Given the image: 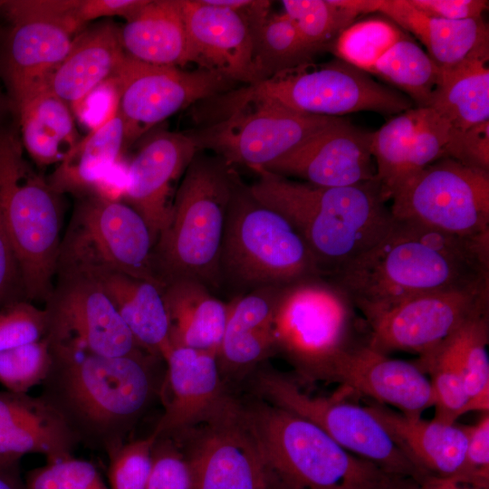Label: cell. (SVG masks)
<instances>
[{
    "mask_svg": "<svg viewBox=\"0 0 489 489\" xmlns=\"http://www.w3.org/2000/svg\"><path fill=\"white\" fill-rule=\"evenodd\" d=\"M79 441L42 397L0 391V461L40 454L46 462L70 456Z\"/></svg>",
    "mask_w": 489,
    "mask_h": 489,
    "instance_id": "obj_24",
    "label": "cell"
},
{
    "mask_svg": "<svg viewBox=\"0 0 489 489\" xmlns=\"http://www.w3.org/2000/svg\"><path fill=\"white\" fill-rule=\"evenodd\" d=\"M44 310L45 337L52 345L108 357L144 351L110 298L90 277L57 275Z\"/></svg>",
    "mask_w": 489,
    "mask_h": 489,
    "instance_id": "obj_16",
    "label": "cell"
},
{
    "mask_svg": "<svg viewBox=\"0 0 489 489\" xmlns=\"http://www.w3.org/2000/svg\"><path fill=\"white\" fill-rule=\"evenodd\" d=\"M336 119L261 102L244 106L189 134L199 150H213L231 167L238 164L255 170L295 149Z\"/></svg>",
    "mask_w": 489,
    "mask_h": 489,
    "instance_id": "obj_13",
    "label": "cell"
},
{
    "mask_svg": "<svg viewBox=\"0 0 489 489\" xmlns=\"http://www.w3.org/2000/svg\"><path fill=\"white\" fill-rule=\"evenodd\" d=\"M46 312L28 300H19L0 308V352L44 338Z\"/></svg>",
    "mask_w": 489,
    "mask_h": 489,
    "instance_id": "obj_45",
    "label": "cell"
},
{
    "mask_svg": "<svg viewBox=\"0 0 489 489\" xmlns=\"http://www.w3.org/2000/svg\"><path fill=\"white\" fill-rule=\"evenodd\" d=\"M329 278L368 321L418 294L489 281V234L461 236L394 218L377 244Z\"/></svg>",
    "mask_w": 489,
    "mask_h": 489,
    "instance_id": "obj_1",
    "label": "cell"
},
{
    "mask_svg": "<svg viewBox=\"0 0 489 489\" xmlns=\"http://www.w3.org/2000/svg\"><path fill=\"white\" fill-rule=\"evenodd\" d=\"M164 362L159 391L164 411L152 432L157 439L176 440L219 419L237 405L238 400L225 388L216 355L172 347Z\"/></svg>",
    "mask_w": 489,
    "mask_h": 489,
    "instance_id": "obj_17",
    "label": "cell"
},
{
    "mask_svg": "<svg viewBox=\"0 0 489 489\" xmlns=\"http://www.w3.org/2000/svg\"><path fill=\"white\" fill-rule=\"evenodd\" d=\"M4 4H5V1L0 0V11H1L2 6L4 5Z\"/></svg>",
    "mask_w": 489,
    "mask_h": 489,
    "instance_id": "obj_57",
    "label": "cell"
},
{
    "mask_svg": "<svg viewBox=\"0 0 489 489\" xmlns=\"http://www.w3.org/2000/svg\"><path fill=\"white\" fill-rule=\"evenodd\" d=\"M370 139L371 132L340 117L263 169L318 187L363 184L376 179Z\"/></svg>",
    "mask_w": 489,
    "mask_h": 489,
    "instance_id": "obj_19",
    "label": "cell"
},
{
    "mask_svg": "<svg viewBox=\"0 0 489 489\" xmlns=\"http://www.w3.org/2000/svg\"><path fill=\"white\" fill-rule=\"evenodd\" d=\"M24 482L27 489H110L91 462L74 456L31 470Z\"/></svg>",
    "mask_w": 489,
    "mask_h": 489,
    "instance_id": "obj_43",
    "label": "cell"
},
{
    "mask_svg": "<svg viewBox=\"0 0 489 489\" xmlns=\"http://www.w3.org/2000/svg\"><path fill=\"white\" fill-rule=\"evenodd\" d=\"M368 408L427 476L458 478L467 443L463 425L406 416L378 403H370Z\"/></svg>",
    "mask_w": 489,
    "mask_h": 489,
    "instance_id": "obj_27",
    "label": "cell"
},
{
    "mask_svg": "<svg viewBox=\"0 0 489 489\" xmlns=\"http://www.w3.org/2000/svg\"><path fill=\"white\" fill-rule=\"evenodd\" d=\"M153 247L146 221L130 206L96 195L79 197L62 236L56 276L117 272L164 287Z\"/></svg>",
    "mask_w": 489,
    "mask_h": 489,
    "instance_id": "obj_10",
    "label": "cell"
},
{
    "mask_svg": "<svg viewBox=\"0 0 489 489\" xmlns=\"http://www.w3.org/2000/svg\"><path fill=\"white\" fill-rule=\"evenodd\" d=\"M247 186L302 237L326 277L377 244L394 217L377 180L344 187L295 181L263 168Z\"/></svg>",
    "mask_w": 489,
    "mask_h": 489,
    "instance_id": "obj_3",
    "label": "cell"
},
{
    "mask_svg": "<svg viewBox=\"0 0 489 489\" xmlns=\"http://www.w3.org/2000/svg\"><path fill=\"white\" fill-rule=\"evenodd\" d=\"M446 158L489 171V121L465 130L452 129L446 148Z\"/></svg>",
    "mask_w": 489,
    "mask_h": 489,
    "instance_id": "obj_49",
    "label": "cell"
},
{
    "mask_svg": "<svg viewBox=\"0 0 489 489\" xmlns=\"http://www.w3.org/2000/svg\"><path fill=\"white\" fill-rule=\"evenodd\" d=\"M274 354L301 381H331L337 364L367 344L365 319L346 292L326 276L280 289L273 319Z\"/></svg>",
    "mask_w": 489,
    "mask_h": 489,
    "instance_id": "obj_6",
    "label": "cell"
},
{
    "mask_svg": "<svg viewBox=\"0 0 489 489\" xmlns=\"http://www.w3.org/2000/svg\"><path fill=\"white\" fill-rule=\"evenodd\" d=\"M157 438L149 436L124 443L108 455L110 489H146Z\"/></svg>",
    "mask_w": 489,
    "mask_h": 489,
    "instance_id": "obj_44",
    "label": "cell"
},
{
    "mask_svg": "<svg viewBox=\"0 0 489 489\" xmlns=\"http://www.w3.org/2000/svg\"><path fill=\"white\" fill-rule=\"evenodd\" d=\"M191 474V489H266L255 444L240 415V401L219 419L174 440Z\"/></svg>",
    "mask_w": 489,
    "mask_h": 489,
    "instance_id": "obj_18",
    "label": "cell"
},
{
    "mask_svg": "<svg viewBox=\"0 0 489 489\" xmlns=\"http://www.w3.org/2000/svg\"><path fill=\"white\" fill-rule=\"evenodd\" d=\"M198 153L177 188L168 220L153 247V261L164 286L187 278L217 290L227 211L239 178L220 158Z\"/></svg>",
    "mask_w": 489,
    "mask_h": 489,
    "instance_id": "obj_5",
    "label": "cell"
},
{
    "mask_svg": "<svg viewBox=\"0 0 489 489\" xmlns=\"http://www.w3.org/2000/svg\"><path fill=\"white\" fill-rule=\"evenodd\" d=\"M83 276L100 284L139 347L164 360L172 345L163 286L117 272Z\"/></svg>",
    "mask_w": 489,
    "mask_h": 489,
    "instance_id": "obj_29",
    "label": "cell"
},
{
    "mask_svg": "<svg viewBox=\"0 0 489 489\" xmlns=\"http://www.w3.org/2000/svg\"><path fill=\"white\" fill-rule=\"evenodd\" d=\"M489 55L469 58L440 70L428 108L453 129L465 130L489 121Z\"/></svg>",
    "mask_w": 489,
    "mask_h": 489,
    "instance_id": "obj_34",
    "label": "cell"
},
{
    "mask_svg": "<svg viewBox=\"0 0 489 489\" xmlns=\"http://www.w3.org/2000/svg\"><path fill=\"white\" fill-rule=\"evenodd\" d=\"M126 55L120 28L114 24L103 22L82 30L50 76L48 86L74 115H81L89 98L113 80Z\"/></svg>",
    "mask_w": 489,
    "mask_h": 489,
    "instance_id": "obj_25",
    "label": "cell"
},
{
    "mask_svg": "<svg viewBox=\"0 0 489 489\" xmlns=\"http://www.w3.org/2000/svg\"><path fill=\"white\" fill-rule=\"evenodd\" d=\"M178 5L199 68L235 83L259 81L253 34L242 15L205 0H178Z\"/></svg>",
    "mask_w": 489,
    "mask_h": 489,
    "instance_id": "obj_21",
    "label": "cell"
},
{
    "mask_svg": "<svg viewBox=\"0 0 489 489\" xmlns=\"http://www.w3.org/2000/svg\"><path fill=\"white\" fill-rule=\"evenodd\" d=\"M13 101L24 149L38 166L58 165L82 139L71 108L48 84Z\"/></svg>",
    "mask_w": 489,
    "mask_h": 489,
    "instance_id": "obj_32",
    "label": "cell"
},
{
    "mask_svg": "<svg viewBox=\"0 0 489 489\" xmlns=\"http://www.w3.org/2000/svg\"><path fill=\"white\" fill-rule=\"evenodd\" d=\"M110 82L123 125L124 149L176 112L230 91L235 83L209 70L149 64L128 55Z\"/></svg>",
    "mask_w": 489,
    "mask_h": 489,
    "instance_id": "obj_14",
    "label": "cell"
},
{
    "mask_svg": "<svg viewBox=\"0 0 489 489\" xmlns=\"http://www.w3.org/2000/svg\"><path fill=\"white\" fill-rule=\"evenodd\" d=\"M51 344V343H50ZM41 397L79 443L110 455L126 443L164 379L162 359L139 351L108 357L52 345Z\"/></svg>",
    "mask_w": 489,
    "mask_h": 489,
    "instance_id": "obj_2",
    "label": "cell"
},
{
    "mask_svg": "<svg viewBox=\"0 0 489 489\" xmlns=\"http://www.w3.org/2000/svg\"><path fill=\"white\" fill-rule=\"evenodd\" d=\"M148 0H78L75 18L83 27L87 23L102 17H132Z\"/></svg>",
    "mask_w": 489,
    "mask_h": 489,
    "instance_id": "obj_52",
    "label": "cell"
},
{
    "mask_svg": "<svg viewBox=\"0 0 489 489\" xmlns=\"http://www.w3.org/2000/svg\"><path fill=\"white\" fill-rule=\"evenodd\" d=\"M281 288L254 289L228 302L225 331L216 355L222 377L244 376L274 355L272 325Z\"/></svg>",
    "mask_w": 489,
    "mask_h": 489,
    "instance_id": "obj_26",
    "label": "cell"
},
{
    "mask_svg": "<svg viewBox=\"0 0 489 489\" xmlns=\"http://www.w3.org/2000/svg\"><path fill=\"white\" fill-rule=\"evenodd\" d=\"M468 401L463 415L489 410L488 311L465 321L455 332Z\"/></svg>",
    "mask_w": 489,
    "mask_h": 489,
    "instance_id": "obj_40",
    "label": "cell"
},
{
    "mask_svg": "<svg viewBox=\"0 0 489 489\" xmlns=\"http://www.w3.org/2000/svg\"><path fill=\"white\" fill-rule=\"evenodd\" d=\"M146 489H191V474L180 446L169 438L156 440Z\"/></svg>",
    "mask_w": 489,
    "mask_h": 489,
    "instance_id": "obj_47",
    "label": "cell"
},
{
    "mask_svg": "<svg viewBox=\"0 0 489 489\" xmlns=\"http://www.w3.org/2000/svg\"><path fill=\"white\" fill-rule=\"evenodd\" d=\"M5 17L11 26L4 47L3 69L14 99L48 84L82 29L58 20Z\"/></svg>",
    "mask_w": 489,
    "mask_h": 489,
    "instance_id": "obj_23",
    "label": "cell"
},
{
    "mask_svg": "<svg viewBox=\"0 0 489 489\" xmlns=\"http://www.w3.org/2000/svg\"><path fill=\"white\" fill-rule=\"evenodd\" d=\"M199 151L189 133L160 130L147 138L127 165L122 201L146 221L154 244L168 220L175 187Z\"/></svg>",
    "mask_w": 489,
    "mask_h": 489,
    "instance_id": "obj_20",
    "label": "cell"
},
{
    "mask_svg": "<svg viewBox=\"0 0 489 489\" xmlns=\"http://www.w3.org/2000/svg\"><path fill=\"white\" fill-rule=\"evenodd\" d=\"M0 489H27L19 471V461H0Z\"/></svg>",
    "mask_w": 489,
    "mask_h": 489,
    "instance_id": "obj_53",
    "label": "cell"
},
{
    "mask_svg": "<svg viewBox=\"0 0 489 489\" xmlns=\"http://www.w3.org/2000/svg\"><path fill=\"white\" fill-rule=\"evenodd\" d=\"M2 107H3V99H2V96H1V92H0V111L2 110Z\"/></svg>",
    "mask_w": 489,
    "mask_h": 489,
    "instance_id": "obj_56",
    "label": "cell"
},
{
    "mask_svg": "<svg viewBox=\"0 0 489 489\" xmlns=\"http://www.w3.org/2000/svg\"><path fill=\"white\" fill-rule=\"evenodd\" d=\"M402 33L403 30L394 23L378 18L366 19L347 27L333 47L339 59L369 74Z\"/></svg>",
    "mask_w": 489,
    "mask_h": 489,
    "instance_id": "obj_41",
    "label": "cell"
},
{
    "mask_svg": "<svg viewBox=\"0 0 489 489\" xmlns=\"http://www.w3.org/2000/svg\"><path fill=\"white\" fill-rule=\"evenodd\" d=\"M261 102L332 118L359 111L399 114L417 107L402 92L338 58L322 64L305 63L206 99L199 102L197 118L209 124Z\"/></svg>",
    "mask_w": 489,
    "mask_h": 489,
    "instance_id": "obj_7",
    "label": "cell"
},
{
    "mask_svg": "<svg viewBox=\"0 0 489 489\" xmlns=\"http://www.w3.org/2000/svg\"><path fill=\"white\" fill-rule=\"evenodd\" d=\"M418 482L405 476L386 475L368 489H417Z\"/></svg>",
    "mask_w": 489,
    "mask_h": 489,
    "instance_id": "obj_54",
    "label": "cell"
},
{
    "mask_svg": "<svg viewBox=\"0 0 489 489\" xmlns=\"http://www.w3.org/2000/svg\"><path fill=\"white\" fill-rule=\"evenodd\" d=\"M123 141V125L113 91L102 119L56 165L47 178L49 184L60 195L70 193L79 197L91 194L96 185L120 160Z\"/></svg>",
    "mask_w": 489,
    "mask_h": 489,
    "instance_id": "obj_33",
    "label": "cell"
},
{
    "mask_svg": "<svg viewBox=\"0 0 489 489\" xmlns=\"http://www.w3.org/2000/svg\"><path fill=\"white\" fill-rule=\"evenodd\" d=\"M455 332L432 354L416 362L430 375L436 409L434 419L446 424L455 423L468 401Z\"/></svg>",
    "mask_w": 489,
    "mask_h": 489,
    "instance_id": "obj_38",
    "label": "cell"
},
{
    "mask_svg": "<svg viewBox=\"0 0 489 489\" xmlns=\"http://www.w3.org/2000/svg\"><path fill=\"white\" fill-rule=\"evenodd\" d=\"M451 131L452 127L446 120L433 109L423 107L411 147L407 179L433 162L446 158Z\"/></svg>",
    "mask_w": 489,
    "mask_h": 489,
    "instance_id": "obj_46",
    "label": "cell"
},
{
    "mask_svg": "<svg viewBox=\"0 0 489 489\" xmlns=\"http://www.w3.org/2000/svg\"><path fill=\"white\" fill-rule=\"evenodd\" d=\"M488 305L489 281L418 294L366 321L368 345L387 355L402 350L424 359Z\"/></svg>",
    "mask_w": 489,
    "mask_h": 489,
    "instance_id": "obj_15",
    "label": "cell"
},
{
    "mask_svg": "<svg viewBox=\"0 0 489 489\" xmlns=\"http://www.w3.org/2000/svg\"><path fill=\"white\" fill-rule=\"evenodd\" d=\"M266 489H368L388 475L316 425L264 399L240 401Z\"/></svg>",
    "mask_w": 489,
    "mask_h": 489,
    "instance_id": "obj_4",
    "label": "cell"
},
{
    "mask_svg": "<svg viewBox=\"0 0 489 489\" xmlns=\"http://www.w3.org/2000/svg\"><path fill=\"white\" fill-rule=\"evenodd\" d=\"M395 219L461 236L489 234V171L440 158L392 195Z\"/></svg>",
    "mask_w": 489,
    "mask_h": 489,
    "instance_id": "obj_12",
    "label": "cell"
},
{
    "mask_svg": "<svg viewBox=\"0 0 489 489\" xmlns=\"http://www.w3.org/2000/svg\"><path fill=\"white\" fill-rule=\"evenodd\" d=\"M251 32L258 82L312 62L315 55L304 44L294 24L283 12L269 14Z\"/></svg>",
    "mask_w": 489,
    "mask_h": 489,
    "instance_id": "obj_37",
    "label": "cell"
},
{
    "mask_svg": "<svg viewBox=\"0 0 489 489\" xmlns=\"http://www.w3.org/2000/svg\"><path fill=\"white\" fill-rule=\"evenodd\" d=\"M254 383L260 398L312 422L345 450L371 462L383 472L417 482L427 477L368 407L344 401L340 397L311 396L294 380L272 369L258 370Z\"/></svg>",
    "mask_w": 489,
    "mask_h": 489,
    "instance_id": "obj_11",
    "label": "cell"
},
{
    "mask_svg": "<svg viewBox=\"0 0 489 489\" xmlns=\"http://www.w3.org/2000/svg\"><path fill=\"white\" fill-rule=\"evenodd\" d=\"M422 113L423 107H414L371 132L376 180L386 201L407 179L411 147Z\"/></svg>",
    "mask_w": 489,
    "mask_h": 489,
    "instance_id": "obj_35",
    "label": "cell"
},
{
    "mask_svg": "<svg viewBox=\"0 0 489 489\" xmlns=\"http://www.w3.org/2000/svg\"><path fill=\"white\" fill-rule=\"evenodd\" d=\"M439 72L428 54L404 30L372 72L404 91L417 107H427Z\"/></svg>",
    "mask_w": 489,
    "mask_h": 489,
    "instance_id": "obj_36",
    "label": "cell"
},
{
    "mask_svg": "<svg viewBox=\"0 0 489 489\" xmlns=\"http://www.w3.org/2000/svg\"><path fill=\"white\" fill-rule=\"evenodd\" d=\"M220 273L222 287L239 294L325 276L292 225L256 200L240 179L227 211Z\"/></svg>",
    "mask_w": 489,
    "mask_h": 489,
    "instance_id": "obj_9",
    "label": "cell"
},
{
    "mask_svg": "<svg viewBox=\"0 0 489 489\" xmlns=\"http://www.w3.org/2000/svg\"><path fill=\"white\" fill-rule=\"evenodd\" d=\"M464 426L467 443L465 463L456 481L481 489H489V414L475 425Z\"/></svg>",
    "mask_w": 489,
    "mask_h": 489,
    "instance_id": "obj_48",
    "label": "cell"
},
{
    "mask_svg": "<svg viewBox=\"0 0 489 489\" xmlns=\"http://www.w3.org/2000/svg\"><path fill=\"white\" fill-rule=\"evenodd\" d=\"M417 489H481L453 478H443L436 476H427L418 482Z\"/></svg>",
    "mask_w": 489,
    "mask_h": 489,
    "instance_id": "obj_55",
    "label": "cell"
},
{
    "mask_svg": "<svg viewBox=\"0 0 489 489\" xmlns=\"http://www.w3.org/2000/svg\"><path fill=\"white\" fill-rule=\"evenodd\" d=\"M120 40L128 56L145 63H196L178 0H148L120 29Z\"/></svg>",
    "mask_w": 489,
    "mask_h": 489,
    "instance_id": "obj_30",
    "label": "cell"
},
{
    "mask_svg": "<svg viewBox=\"0 0 489 489\" xmlns=\"http://www.w3.org/2000/svg\"><path fill=\"white\" fill-rule=\"evenodd\" d=\"M378 12L412 34L440 69L469 58L489 55L488 27L482 17L451 21L430 16L409 0H380Z\"/></svg>",
    "mask_w": 489,
    "mask_h": 489,
    "instance_id": "obj_28",
    "label": "cell"
},
{
    "mask_svg": "<svg viewBox=\"0 0 489 489\" xmlns=\"http://www.w3.org/2000/svg\"><path fill=\"white\" fill-rule=\"evenodd\" d=\"M49 340L24 344L0 352V384L7 391L24 394L42 385L53 364Z\"/></svg>",
    "mask_w": 489,
    "mask_h": 489,
    "instance_id": "obj_42",
    "label": "cell"
},
{
    "mask_svg": "<svg viewBox=\"0 0 489 489\" xmlns=\"http://www.w3.org/2000/svg\"><path fill=\"white\" fill-rule=\"evenodd\" d=\"M423 13L436 18L462 21L482 17L488 9L484 0H409Z\"/></svg>",
    "mask_w": 489,
    "mask_h": 489,
    "instance_id": "obj_51",
    "label": "cell"
},
{
    "mask_svg": "<svg viewBox=\"0 0 489 489\" xmlns=\"http://www.w3.org/2000/svg\"><path fill=\"white\" fill-rule=\"evenodd\" d=\"M24 299L18 262L0 213V308Z\"/></svg>",
    "mask_w": 489,
    "mask_h": 489,
    "instance_id": "obj_50",
    "label": "cell"
},
{
    "mask_svg": "<svg viewBox=\"0 0 489 489\" xmlns=\"http://www.w3.org/2000/svg\"><path fill=\"white\" fill-rule=\"evenodd\" d=\"M331 381L409 417H421L435 404L430 380L416 362L389 358L368 343L340 360Z\"/></svg>",
    "mask_w": 489,
    "mask_h": 489,
    "instance_id": "obj_22",
    "label": "cell"
},
{
    "mask_svg": "<svg viewBox=\"0 0 489 489\" xmlns=\"http://www.w3.org/2000/svg\"><path fill=\"white\" fill-rule=\"evenodd\" d=\"M281 3L283 13L315 55L334 45L339 35L358 16L340 0H283Z\"/></svg>",
    "mask_w": 489,
    "mask_h": 489,
    "instance_id": "obj_39",
    "label": "cell"
},
{
    "mask_svg": "<svg viewBox=\"0 0 489 489\" xmlns=\"http://www.w3.org/2000/svg\"><path fill=\"white\" fill-rule=\"evenodd\" d=\"M60 196L25 159L16 135L0 129V213L25 299L34 303H44L54 285L62 242Z\"/></svg>",
    "mask_w": 489,
    "mask_h": 489,
    "instance_id": "obj_8",
    "label": "cell"
},
{
    "mask_svg": "<svg viewBox=\"0 0 489 489\" xmlns=\"http://www.w3.org/2000/svg\"><path fill=\"white\" fill-rule=\"evenodd\" d=\"M203 283L177 279L165 284L172 347H186L217 355L228 314V303Z\"/></svg>",
    "mask_w": 489,
    "mask_h": 489,
    "instance_id": "obj_31",
    "label": "cell"
}]
</instances>
